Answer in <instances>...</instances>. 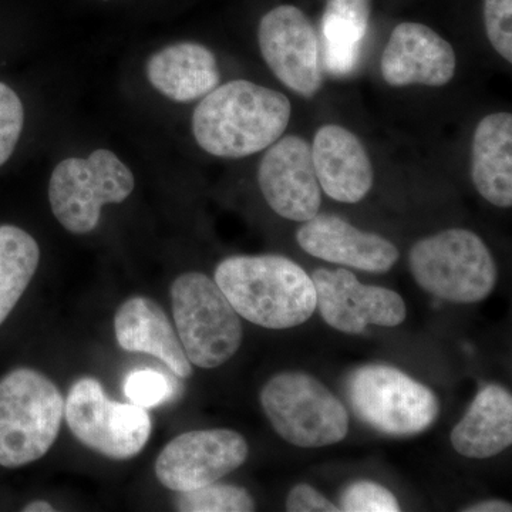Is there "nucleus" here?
Masks as SVG:
<instances>
[{"mask_svg":"<svg viewBox=\"0 0 512 512\" xmlns=\"http://www.w3.org/2000/svg\"><path fill=\"white\" fill-rule=\"evenodd\" d=\"M288 97L269 87L234 80L215 87L195 107L192 133L208 154L244 158L284 136L291 121Z\"/></svg>","mask_w":512,"mask_h":512,"instance_id":"obj_1","label":"nucleus"},{"mask_svg":"<svg viewBox=\"0 0 512 512\" xmlns=\"http://www.w3.org/2000/svg\"><path fill=\"white\" fill-rule=\"evenodd\" d=\"M214 281L238 315L261 328H295L316 309L311 276L286 256H231L217 266Z\"/></svg>","mask_w":512,"mask_h":512,"instance_id":"obj_2","label":"nucleus"},{"mask_svg":"<svg viewBox=\"0 0 512 512\" xmlns=\"http://www.w3.org/2000/svg\"><path fill=\"white\" fill-rule=\"evenodd\" d=\"M64 400L55 383L33 369L0 380V466L19 468L46 456L59 436Z\"/></svg>","mask_w":512,"mask_h":512,"instance_id":"obj_3","label":"nucleus"},{"mask_svg":"<svg viewBox=\"0 0 512 512\" xmlns=\"http://www.w3.org/2000/svg\"><path fill=\"white\" fill-rule=\"evenodd\" d=\"M410 271L424 291L456 303H477L497 285L498 269L483 239L454 228L413 245Z\"/></svg>","mask_w":512,"mask_h":512,"instance_id":"obj_4","label":"nucleus"},{"mask_svg":"<svg viewBox=\"0 0 512 512\" xmlns=\"http://www.w3.org/2000/svg\"><path fill=\"white\" fill-rule=\"evenodd\" d=\"M178 338L191 365L215 369L241 348V319L220 286L201 272L178 276L171 286Z\"/></svg>","mask_w":512,"mask_h":512,"instance_id":"obj_5","label":"nucleus"},{"mask_svg":"<svg viewBox=\"0 0 512 512\" xmlns=\"http://www.w3.org/2000/svg\"><path fill=\"white\" fill-rule=\"evenodd\" d=\"M261 404L276 433L293 446H332L348 436V410L328 387L306 373L272 377L262 389Z\"/></svg>","mask_w":512,"mask_h":512,"instance_id":"obj_6","label":"nucleus"},{"mask_svg":"<svg viewBox=\"0 0 512 512\" xmlns=\"http://www.w3.org/2000/svg\"><path fill=\"white\" fill-rule=\"evenodd\" d=\"M134 185L130 168L113 151L96 150L56 165L49 183L50 207L67 231L89 234L99 225L103 205L126 201Z\"/></svg>","mask_w":512,"mask_h":512,"instance_id":"obj_7","label":"nucleus"},{"mask_svg":"<svg viewBox=\"0 0 512 512\" xmlns=\"http://www.w3.org/2000/svg\"><path fill=\"white\" fill-rule=\"evenodd\" d=\"M348 392L356 416L387 436H416L440 414L436 394L392 366L360 367L350 376Z\"/></svg>","mask_w":512,"mask_h":512,"instance_id":"obj_8","label":"nucleus"},{"mask_svg":"<svg viewBox=\"0 0 512 512\" xmlns=\"http://www.w3.org/2000/svg\"><path fill=\"white\" fill-rule=\"evenodd\" d=\"M64 417L80 443L111 460L136 457L150 439L147 409L113 402L94 377H83L73 384L64 402Z\"/></svg>","mask_w":512,"mask_h":512,"instance_id":"obj_9","label":"nucleus"},{"mask_svg":"<svg viewBox=\"0 0 512 512\" xmlns=\"http://www.w3.org/2000/svg\"><path fill=\"white\" fill-rule=\"evenodd\" d=\"M247 440L234 430H194L175 437L156 461L158 481L175 493L217 483L247 461Z\"/></svg>","mask_w":512,"mask_h":512,"instance_id":"obj_10","label":"nucleus"},{"mask_svg":"<svg viewBox=\"0 0 512 512\" xmlns=\"http://www.w3.org/2000/svg\"><path fill=\"white\" fill-rule=\"evenodd\" d=\"M261 55L276 79L292 92L313 97L323 84L319 42L311 20L296 6L281 5L259 22Z\"/></svg>","mask_w":512,"mask_h":512,"instance_id":"obj_11","label":"nucleus"},{"mask_svg":"<svg viewBox=\"0 0 512 512\" xmlns=\"http://www.w3.org/2000/svg\"><path fill=\"white\" fill-rule=\"evenodd\" d=\"M311 278L320 316L339 332L359 335L367 325L393 328L406 319V303L399 293L363 285L348 269L319 268Z\"/></svg>","mask_w":512,"mask_h":512,"instance_id":"obj_12","label":"nucleus"},{"mask_svg":"<svg viewBox=\"0 0 512 512\" xmlns=\"http://www.w3.org/2000/svg\"><path fill=\"white\" fill-rule=\"evenodd\" d=\"M258 184L269 207L286 220L305 222L319 214L322 204L312 147L299 136L279 138L266 151Z\"/></svg>","mask_w":512,"mask_h":512,"instance_id":"obj_13","label":"nucleus"},{"mask_svg":"<svg viewBox=\"0 0 512 512\" xmlns=\"http://www.w3.org/2000/svg\"><path fill=\"white\" fill-rule=\"evenodd\" d=\"M456 67L453 46L429 26L413 22L394 28L380 60L384 82L392 87L446 86Z\"/></svg>","mask_w":512,"mask_h":512,"instance_id":"obj_14","label":"nucleus"},{"mask_svg":"<svg viewBox=\"0 0 512 512\" xmlns=\"http://www.w3.org/2000/svg\"><path fill=\"white\" fill-rule=\"evenodd\" d=\"M296 239L299 247L315 258L375 274L390 271L400 256L393 242L360 231L332 214H316L303 222Z\"/></svg>","mask_w":512,"mask_h":512,"instance_id":"obj_15","label":"nucleus"},{"mask_svg":"<svg viewBox=\"0 0 512 512\" xmlns=\"http://www.w3.org/2000/svg\"><path fill=\"white\" fill-rule=\"evenodd\" d=\"M312 160L320 188L332 200L356 204L373 187V167L359 137L336 124L316 131Z\"/></svg>","mask_w":512,"mask_h":512,"instance_id":"obj_16","label":"nucleus"},{"mask_svg":"<svg viewBox=\"0 0 512 512\" xmlns=\"http://www.w3.org/2000/svg\"><path fill=\"white\" fill-rule=\"evenodd\" d=\"M119 345L128 352L147 353L160 359L174 375L188 379L192 366L170 319L156 301L144 296L128 299L114 318Z\"/></svg>","mask_w":512,"mask_h":512,"instance_id":"obj_17","label":"nucleus"},{"mask_svg":"<svg viewBox=\"0 0 512 512\" xmlns=\"http://www.w3.org/2000/svg\"><path fill=\"white\" fill-rule=\"evenodd\" d=\"M147 79L151 86L177 103H190L220 86L217 59L208 47L181 42L164 47L148 59Z\"/></svg>","mask_w":512,"mask_h":512,"instance_id":"obj_18","label":"nucleus"},{"mask_svg":"<svg viewBox=\"0 0 512 512\" xmlns=\"http://www.w3.org/2000/svg\"><path fill=\"white\" fill-rule=\"evenodd\" d=\"M450 439L458 454L476 460L507 450L512 443L511 393L498 384L481 389Z\"/></svg>","mask_w":512,"mask_h":512,"instance_id":"obj_19","label":"nucleus"},{"mask_svg":"<svg viewBox=\"0 0 512 512\" xmlns=\"http://www.w3.org/2000/svg\"><path fill=\"white\" fill-rule=\"evenodd\" d=\"M471 178L484 200L500 208L512 205V116L488 114L474 131Z\"/></svg>","mask_w":512,"mask_h":512,"instance_id":"obj_20","label":"nucleus"},{"mask_svg":"<svg viewBox=\"0 0 512 512\" xmlns=\"http://www.w3.org/2000/svg\"><path fill=\"white\" fill-rule=\"evenodd\" d=\"M36 239L15 225L0 227V325L18 305L39 266Z\"/></svg>","mask_w":512,"mask_h":512,"instance_id":"obj_21","label":"nucleus"},{"mask_svg":"<svg viewBox=\"0 0 512 512\" xmlns=\"http://www.w3.org/2000/svg\"><path fill=\"white\" fill-rule=\"evenodd\" d=\"M369 29L366 20L325 9L322 16L323 63L332 76H348L356 69Z\"/></svg>","mask_w":512,"mask_h":512,"instance_id":"obj_22","label":"nucleus"},{"mask_svg":"<svg viewBox=\"0 0 512 512\" xmlns=\"http://www.w3.org/2000/svg\"><path fill=\"white\" fill-rule=\"evenodd\" d=\"M175 507L183 512H251L255 501L245 488L212 483L180 493Z\"/></svg>","mask_w":512,"mask_h":512,"instance_id":"obj_23","label":"nucleus"},{"mask_svg":"<svg viewBox=\"0 0 512 512\" xmlns=\"http://www.w3.org/2000/svg\"><path fill=\"white\" fill-rule=\"evenodd\" d=\"M124 393L130 403L143 409H151L170 400L174 386L170 377L164 373L153 369H137L127 376Z\"/></svg>","mask_w":512,"mask_h":512,"instance_id":"obj_24","label":"nucleus"},{"mask_svg":"<svg viewBox=\"0 0 512 512\" xmlns=\"http://www.w3.org/2000/svg\"><path fill=\"white\" fill-rule=\"evenodd\" d=\"M25 124V110L18 94L8 84L0 83V167L18 146Z\"/></svg>","mask_w":512,"mask_h":512,"instance_id":"obj_25","label":"nucleus"},{"mask_svg":"<svg viewBox=\"0 0 512 512\" xmlns=\"http://www.w3.org/2000/svg\"><path fill=\"white\" fill-rule=\"evenodd\" d=\"M340 510L346 512H397L399 501L383 485L372 481H357L346 488L340 500Z\"/></svg>","mask_w":512,"mask_h":512,"instance_id":"obj_26","label":"nucleus"},{"mask_svg":"<svg viewBox=\"0 0 512 512\" xmlns=\"http://www.w3.org/2000/svg\"><path fill=\"white\" fill-rule=\"evenodd\" d=\"M484 22L495 52L512 63V0H484Z\"/></svg>","mask_w":512,"mask_h":512,"instance_id":"obj_27","label":"nucleus"},{"mask_svg":"<svg viewBox=\"0 0 512 512\" xmlns=\"http://www.w3.org/2000/svg\"><path fill=\"white\" fill-rule=\"evenodd\" d=\"M286 510L289 512H338L340 508L330 503L325 495L308 484L293 487L286 498Z\"/></svg>","mask_w":512,"mask_h":512,"instance_id":"obj_28","label":"nucleus"},{"mask_svg":"<svg viewBox=\"0 0 512 512\" xmlns=\"http://www.w3.org/2000/svg\"><path fill=\"white\" fill-rule=\"evenodd\" d=\"M326 6L348 15L370 19V0H328Z\"/></svg>","mask_w":512,"mask_h":512,"instance_id":"obj_29","label":"nucleus"},{"mask_svg":"<svg viewBox=\"0 0 512 512\" xmlns=\"http://www.w3.org/2000/svg\"><path fill=\"white\" fill-rule=\"evenodd\" d=\"M466 512H510L511 504L501 500L484 501V503L471 505L464 510Z\"/></svg>","mask_w":512,"mask_h":512,"instance_id":"obj_30","label":"nucleus"},{"mask_svg":"<svg viewBox=\"0 0 512 512\" xmlns=\"http://www.w3.org/2000/svg\"><path fill=\"white\" fill-rule=\"evenodd\" d=\"M25 512H52L55 511V508L52 507V504L46 503V501H33L28 505H25L23 508Z\"/></svg>","mask_w":512,"mask_h":512,"instance_id":"obj_31","label":"nucleus"}]
</instances>
